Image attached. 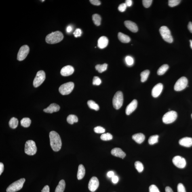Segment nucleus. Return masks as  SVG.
<instances>
[{"label": "nucleus", "instance_id": "obj_1", "mask_svg": "<svg viewBox=\"0 0 192 192\" xmlns=\"http://www.w3.org/2000/svg\"><path fill=\"white\" fill-rule=\"evenodd\" d=\"M50 145L53 151L58 152L62 147V141L60 137L56 132L52 131L49 134Z\"/></svg>", "mask_w": 192, "mask_h": 192}, {"label": "nucleus", "instance_id": "obj_2", "mask_svg": "<svg viewBox=\"0 0 192 192\" xmlns=\"http://www.w3.org/2000/svg\"><path fill=\"white\" fill-rule=\"evenodd\" d=\"M64 36L61 32L56 31L49 34L46 37V41L49 44H53L60 42L63 39Z\"/></svg>", "mask_w": 192, "mask_h": 192}, {"label": "nucleus", "instance_id": "obj_3", "mask_svg": "<svg viewBox=\"0 0 192 192\" xmlns=\"http://www.w3.org/2000/svg\"><path fill=\"white\" fill-rule=\"evenodd\" d=\"M123 93L121 91H118L116 93L113 99L114 107L117 110H118L123 105Z\"/></svg>", "mask_w": 192, "mask_h": 192}, {"label": "nucleus", "instance_id": "obj_4", "mask_svg": "<svg viewBox=\"0 0 192 192\" xmlns=\"http://www.w3.org/2000/svg\"><path fill=\"white\" fill-rule=\"evenodd\" d=\"M25 179L24 178L20 179L9 185L7 189V192H16L21 189L23 186Z\"/></svg>", "mask_w": 192, "mask_h": 192}, {"label": "nucleus", "instance_id": "obj_5", "mask_svg": "<svg viewBox=\"0 0 192 192\" xmlns=\"http://www.w3.org/2000/svg\"><path fill=\"white\" fill-rule=\"evenodd\" d=\"M37 148L35 142L33 140L26 141L25 147V152L27 155H33L37 153Z\"/></svg>", "mask_w": 192, "mask_h": 192}, {"label": "nucleus", "instance_id": "obj_6", "mask_svg": "<svg viewBox=\"0 0 192 192\" xmlns=\"http://www.w3.org/2000/svg\"><path fill=\"white\" fill-rule=\"evenodd\" d=\"M159 32L163 40L169 43H173V38L168 28L166 26H162L160 28Z\"/></svg>", "mask_w": 192, "mask_h": 192}, {"label": "nucleus", "instance_id": "obj_7", "mask_svg": "<svg viewBox=\"0 0 192 192\" xmlns=\"http://www.w3.org/2000/svg\"><path fill=\"white\" fill-rule=\"evenodd\" d=\"M177 113L175 111H170L167 112L163 116L162 121L165 124H170L175 121L177 117Z\"/></svg>", "mask_w": 192, "mask_h": 192}, {"label": "nucleus", "instance_id": "obj_8", "mask_svg": "<svg viewBox=\"0 0 192 192\" xmlns=\"http://www.w3.org/2000/svg\"><path fill=\"white\" fill-rule=\"evenodd\" d=\"M74 84L72 82H69L63 84L59 88V91L62 95L69 94L72 92L74 88Z\"/></svg>", "mask_w": 192, "mask_h": 192}, {"label": "nucleus", "instance_id": "obj_9", "mask_svg": "<svg viewBox=\"0 0 192 192\" xmlns=\"http://www.w3.org/2000/svg\"><path fill=\"white\" fill-rule=\"evenodd\" d=\"M188 80L187 78L182 77L179 79L175 84L174 90L180 91L184 90L188 86Z\"/></svg>", "mask_w": 192, "mask_h": 192}, {"label": "nucleus", "instance_id": "obj_10", "mask_svg": "<svg viewBox=\"0 0 192 192\" xmlns=\"http://www.w3.org/2000/svg\"><path fill=\"white\" fill-rule=\"evenodd\" d=\"M46 78L45 72L43 71L37 72L33 81L34 86L37 88L44 81Z\"/></svg>", "mask_w": 192, "mask_h": 192}, {"label": "nucleus", "instance_id": "obj_11", "mask_svg": "<svg viewBox=\"0 0 192 192\" xmlns=\"http://www.w3.org/2000/svg\"><path fill=\"white\" fill-rule=\"evenodd\" d=\"M29 47L28 45L23 46L21 47L17 55V60L19 61H22L25 59L29 53Z\"/></svg>", "mask_w": 192, "mask_h": 192}, {"label": "nucleus", "instance_id": "obj_12", "mask_svg": "<svg viewBox=\"0 0 192 192\" xmlns=\"http://www.w3.org/2000/svg\"><path fill=\"white\" fill-rule=\"evenodd\" d=\"M173 162L176 166L179 168H185L187 162L185 158L180 156H176L173 159Z\"/></svg>", "mask_w": 192, "mask_h": 192}, {"label": "nucleus", "instance_id": "obj_13", "mask_svg": "<svg viewBox=\"0 0 192 192\" xmlns=\"http://www.w3.org/2000/svg\"><path fill=\"white\" fill-rule=\"evenodd\" d=\"M99 180L96 177L93 176L91 178L88 184V189L91 191L93 192L96 191L99 186Z\"/></svg>", "mask_w": 192, "mask_h": 192}, {"label": "nucleus", "instance_id": "obj_14", "mask_svg": "<svg viewBox=\"0 0 192 192\" xmlns=\"http://www.w3.org/2000/svg\"><path fill=\"white\" fill-rule=\"evenodd\" d=\"M162 84L159 83L154 87L152 91V95L154 98H157L160 96L163 89Z\"/></svg>", "mask_w": 192, "mask_h": 192}, {"label": "nucleus", "instance_id": "obj_15", "mask_svg": "<svg viewBox=\"0 0 192 192\" xmlns=\"http://www.w3.org/2000/svg\"><path fill=\"white\" fill-rule=\"evenodd\" d=\"M137 101L134 99L127 106L126 109V114L127 115H130L134 112L137 107Z\"/></svg>", "mask_w": 192, "mask_h": 192}, {"label": "nucleus", "instance_id": "obj_16", "mask_svg": "<svg viewBox=\"0 0 192 192\" xmlns=\"http://www.w3.org/2000/svg\"><path fill=\"white\" fill-rule=\"evenodd\" d=\"M74 69L73 66L68 65L64 66L61 71V74L63 76H68L73 74Z\"/></svg>", "mask_w": 192, "mask_h": 192}, {"label": "nucleus", "instance_id": "obj_17", "mask_svg": "<svg viewBox=\"0 0 192 192\" xmlns=\"http://www.w3.org/2000/svg\"><path fill=\"white\" fill-rule=\"evenodd\" d=\"M124 24L126 27L133 33H136L138 31L137 26L136 23L131 21H125Z\"/></svg>", "mask_w": 192, "mask_h": 192}, {"label": "nucleus", "instance_id": "obj_18", "mask_svg": "<svg viewBox=\"0 0 192 192\" xmlns=\"http://www.w3.org/2000/svg\"><path fill=\"white\" fill-rule=\"evenodd\" d=\"M60 107L58 105L53 103L51 104L46 108L43 110L45 113L52 114L54 112H58L59 111Z\"/></svg>", "mask_w": 192, "mask_h": 192}, {"label": "nucleus", "instance_id": "obj_19", "mask_svg": "<svg viewBox=\"0 0 192 192\" xmlns=\"http://www.w3.org/2000/svg\"><path fill=\"white\" fill-rule=\"evenodd\" d=\"M111 152L112 155L114 156L120 158L122 159L124 158L126 156V154L120 148H114L111 150Z\"/></svg>", "mask_w": 192, "mask_h": 192}, {"label": "nucleus", "instance_id": "obj_20", "mask_svg": "<svg viewBox=\"0 0 192 192\" xmlns=\"http://www.w3.org/2000/svg\"><path fill=\"white\" fill-rule=\"evenodd\" d=\"M179 143L180 145L186 147H191L192 146V138L185 137L179 140Z\"/></svg>", "mask_w": 192, "mask_h": 192}, {"label": "nucleus", "instance_id": "obj_21", "mask_svg": "<svg viewBox=\"0 0 192 192\" xmlns=\"http://www.w3.org/2000/svg\"><path fill=\"white\" fill-rule=\"evenodd\" d=\"M109 40L107 37L102 36L98 40V46L100 49H103L107 46Z\"/></svg>", "mask_w": 192, "mask_h": 192}, {"label": "nucleus", "instance_id": "obj_22", "mask_svg": "<svg viewBox=\"0 0 192 192\" xmlns=\"http://www.w3.org/2000/svg\"><path fill=\"white\" fill-rule=\"evenodd\" d=\"M132 138L137 143L141 144L145 140V137L142 133H138L133 135Z\"/></svg>", "mask_w": 192, "mask_h": 192}, {"label": "nucleus", "instance_id": "obj_23", "mask_svg": "<svg viewBox=\"0 0 192 192\" xmlns=\"http://www.w3.org/2000/svg\"><path fill=\"white\" fill-rule=\"evenodd\" d=\"M85 169L82 164L79 165L78 169L77 177L78 180L82 179L85 176Z\"/></svg>", "mask_w": 192, "mask_h": 192}, {"label": "nucleus", "instance_id": "obj_24", "mask_svg": "<svg viewBox=\"0 0 192 192\" xmlns=\"http://www.w3.org/2000/svg\"><path fill=\"white\" fill-rule=\"evenodd\" d=\"M118 37L121 42L123 43H127L130 42L131 39L128 35L120 32L118 34Z\"/></svg>", "mask_w": 192, "mask_h": 192}, {"label": "nucleus", "instance_id": "obj_25", "mask_svg": "<svg viewBox=\"0 0 192 192\" xmlns=\"http://www.w3.org/2000/svg\"><path fill=\"white\" fill-rule=\"evenodd\" d=\"M66 187L65 182L64 180H61L57 186L55 192H64Z\"/></svg>", "mask_w": 192, "mask_h": 192}, {"label": "nucleus", "instance_id": "obj_26", "mask_svg": "<svg viewBox=\"0 0 192 192\" xmlns=\"http://www.w3.org/2000/svg\"><path fill=\"white\" fill-rule=\"evenodd\" d=\"M169 66L168 64H164L161 66L157 71L158 75H164L169 69Z\"/></svg>", "mask_w": 192, "mask_h": 192}, {"label": "nucleus", "instance_id": "obj_27", "mask_svg": "<svg viewBox=\"0 0 192 192\" xmlns=\"http://www.w3.org/2000/svg\"><path fill=\"white\" fill-rule=\"evenodd\" d=\"M92 19L94 24L97 26L100 25L102 18L100 15L98 14H94L93 15Z\"/></svg>", "mask_w": 192, "mask_h": 192}, {"label": "nucleus", "instance_id": "obj_28", "mask_svg": "<svg viewBox=\"0 0 192 192\" xmlns=\"http://www.w3.org/2000/svg\"><path fill=\"white\" fill-rule=\"evenodd\" d=\"M108 64H97L96 66V69L99 73H102L106 71L107 69Z\"/></svg>", "mask_w": 192, "mask_h": 192}, {"label": "nucleus", "instance_id": "obj_29", "mask_svg": "<svg viewBox=\"0 0 192 192\" xmlns=\"http://www.w3.org/2000/svg\"><path fill=\"white\" fill-rule=\"evenodd\" d=\"M9 126L13 129L16 128L18 126V120L16 118L13 117L9 122Z\"/></svg>", "mask_w": 192, "mask_h": 192}, {"label": "nucleus", "instance_id": "obj_30", "mask_svg": "<svg viewBox=\"0 0 192 192\" xmlns=\"http://www.w3.org/2000/svg\"><path fill=\"white\" fill-rule=\"evenodd\" d=\"M87 104L89 108L91 109H93L96 111H98L99 109V107L98 105L94 101L90 100L88 101Z\"/></svg>", "mask_w": 192, "mask_h": 192}, {"label": "nucleus", "instance_id": "obj_31", "mask_svg": "<svg viewBox=\"0 0 192 192\" xmlns=\"http://www.w3.org/2000/svg\"><path fill=\"white\" fill-rule=\"evenodd\" d=\"M78 118L76 116L74 115H70L68 116L66 119L67 122L70 124H73L75 123H77Z\"/></svg>", "mask_w": 192, "mask_h": 192}, {"label": "nucleus", "instance_id": "obj_32", "mask_svg": "<svg viewBox=\"0 0 192 192\" xmlns=\"http://www.w3.org/2000/svg\"><path fill=\"white\" fill-rule=\"evenodd\" d=\"M20 123L22 126L24 127H28L31 124V120L28 118H24L21 120Z\"/></svg>", "mask_w": 192, "mask_h": 192}, {"label": "nucleus", "instance_id": "obj_33", "mask_svg": "<svg viewBox=\"0 0 192 192\" xmlns=\"http://www.w3.org/2000/svg\"><path fill=\"white\" fill-rule=\"evenodd\" d=\"M150 71L148 70H146L141 72L140 75L141 77V82H144L147 80Z\"/></svg>", "mask_w": 192, "mask_h": 192}, {"label": "nucleus", "instance_id": "obj_34", "mask_svg": "<svg viewBox=\"0 0 192 192\" xmlns=\"http://www.w3.org/2000/svg\"><path fill=\"white\" fill-rule=\"evenodd\" d=\"M158 138L159 136L158 135H155L151 136L148 140V143L150 145H153V144L158 142Z\"/></svg>", "mask_w": 192, "mask_h": 192}, {"label": "nucleus", "instance_id": "obj_35", "mask_svg": "<svg viewBox=\"0 0 192 192\" xmlns=\"http://www.w3.org/2000/svg\"><path fill=\"white\" fill-rule=\"evenodd\" d=\"M135 167L138 172L141 173L143 172L144 169L143 165L140 161H136L134 164Z\"/></svg>", "mask_w": 192, "mask_h": 192}, {"label": "nucleus", "instance_id": "obj_36", "mask_svg": "<svg viewBox=\"0 0 192 192\" xmlns=\"http://www.w3.org/2000/svg\"><path fill=\"white\" fill-rule=\"evenodd\" d=\"M113 138V136L109 133L102 134L100 137L101 139L105 141L111 140Z\"/></svg>", "mask_w": 192, "mask_h": 192}, {"label": "nucleus", "instance_id": "obj_37", "mask_svg": "<svg viewBox=\"0 0 192 192\" xmlns=\"http://www.w3.org/2000/svg\"><path fill=\"white\" fill-rule=\"evenodd\" d=\"M180 1V0H170L168 1V5L171 7H173L179 4Z\"/></svg>", "mask_w": 192, "mask_h": 192}, {"label": "nucleus", "instance_id": "obj_38", "mask_svg": "<svg viewBox=\"0 0 192 192\" xmlns=\"http://www.w3.org/2000/svg\"><path fill=\"white\" fill-rule=\"evenodd\" d=\"M94 132L97 134H102L105 131V129L101 126H97L94 128Z\"/></svg>", "mask_w": 192, "mask_h": 192}, {"label": "nucleus", "instance_id": "obj_39", "mask_svg": "<svg viewBox=\"0 0 192 192\" xmlns=\"http://www.w3.org/2000/svg\"><path fill=\"white\" fill-rule=\"evenodd\" d=\"M125 61L127 65L131 66L133 65L134 63V60L131 57L127 56L125 58Z\"/></svg>", "mask_w": 192, "mask_h": 192}, {"label": "nucleus", "instance_id": "obj_40", "mask_svg": "<svg viewBox=\"0 0 192 192\" xmlns=\"http://www.w3.org/2000/svg\"><path fill=\"white\" fill-rule=\"evenodd\" d=\"M102 83L101 80L97 76H95L93 79V84L94 85H99Z\"/></svg>", "mask_w": 192, "mask_h": 192}, {"label": "nucleus", "instance_id": "obj_41", "mask_svg": "<svg viewBox=\"0 0 192 192\" xmlns=\"http://www.w3.org/2000/svg\"><path fill=\"white\" fill-rule=\"evenodd\" d=\"M152 1V0H143L142 1V3L144 7L148 8L151 5Z\"/></svg>", "mask_w": 192, "mask_h": 192}, {"label": "nucleus", "instance_id": "obj_42", "mask_svg": "<svg viewBox=\"0 0 192 192\" xmlns=\"http://www.w3.org/2000/svg\"><path fill=\"white\" fill-rule=\"evenodd\" d=\"M149 192H160L158 188L155 185H152L149 187Z\"/></svg>", "mask_w": 192, "mask_h": 192}, {"label": "nucleus", "instance_id": "obj_43", "mask_svg": "<svg viewBox=\"0 0 192 192\" xmlns=\"http://www.w3.org/2000/svg\"><path fill=\"white\" fill-rule=\"evenodd\" d=\"M178 192H186L185 187L182 183L178 184L177 186Z\"/></svg>", "mask_w": 192, "mask_h": 192}, {"label": "nucleus", "instance_id": "obj_44", "mask_svg": "<svg viewBox=\"0 0 192 192\" xmlns=\"http://www.w3.org/2000/svg\"><path fill=\"white\" fill-rule=\"evenodd\" d=\"M127 6L125 3L121 4L118 7V10L121 12H124L126 10Z\"/></svg>", "mask_w": 192, "mask_h": 192}, {"label": "nucleus", "instance_id": "obj_45", "mask_svg": "<svg viewBox=\"0 0 192 192\" xmlns=\"http://www.w3.org/2000/svg\"><path fill=\"white\" fill-rule=\"evenodd\" d=\"M81 34H82V32L80 28H77L73 33L75 37H81Z\"/></svg>", "mask_w": 192, "mask_h": 192}, {"label": "nucleus", "instance_id": "obj_46", "mask_svg": "<svg viewBox=\"0 0 192 192\" xmlns=\"http://www.w3.org/2000/svg\"><path fill=\"white\" fill-rule=\"evenodd\" d=\"M90 2L92 4L98 6L101 4V2L100 1L98 0H90Z\"/></svg>", "mask_w": 192, "mask_h": 192}, {"label": "nucleus", "instance_id": "obj_47", "mask_svg": "<svg viewBox=\"0 0 192 192\" xmlns=\"http://www.w3.org/2000/svg\"><path fill=\"white\" fill-rule=\"evenodd\" d=\"M119 178L117 176H114L112 177V182L114 184H117L119 181Z\"/></svg>", "mask_w": 192, "mask_h": 192}, {"label": "nucleus", "instance_id": "obj_48", "mask_svg": "<svg viewBox=\"0 0 192 192\" xmlns=\"http://www.w3.org/2000/svg\"><path fill=\"white\" fill-rule=\"evenodd\" d=\"M41 192H49V188L48 185H46L43 188Z\"/></svg>", "mask_w": 192, "mask_h": 192}, {"label": "nucleus", "instance_id": "obj_49", "mask_svg": "<svg viewBox=\"0 0 192 192\" xmlns=\"http://www.w3.org/2000/svg\"><path fill=\"white\" fill-rule=\"evenodd\" d=\"M125 4L127 7H130L132 5V1L131 0H126L125 1Z\"/></svg>", "mask_w": 192, "mask_h": 192}, {"label": "nucleus", "instance_id": "obj_50", "mask_svg": "<svg viewBox=\"0 0 192 192\" xmlns=\"http://www.w3.org/2000/svg\"><path fill=\"white\" fill-rule=\"evenodd\" d=\"M4 170V166L3 163L1 162L0 163V175L2 174Z\"/></svg>", "mask_w": 192, "mask_h": 192}, {"label": "nucleus", "instance_id": "obj_51", "mask_svg": "<svg viewBox=\"0 0 192 192\" xmlns=\"http://www.w3.org/2000/svg\"><path fill=\"white\" fill-rule=\"evenodd\" d=\"M107 176L109 178H112L114 176V173L113 171H110V172L108 173Z\"/></svg>", "mask_w": 192, "mask_h": 192}, {"label": "nucleus", "instance_id": "obj_52", "mask_svg": "<svg viewBox=\"0 0 192 192\" xmlns=\"http://www.w3.org/2000/svg\"><path fill=\"white\" fill-rule=\"evenodd\" d=\"M188 28L190 32L192 33V22H189L188 25Z\"/></svg>", "mask_w": 192, "mask_h": 192}, {"label": "nucleus", "instance_id": "obj_53", "mask_svg": "<svg viewBox=\"0 0 192 192\" xmlns=\"http://www.w3.org/2000/svg\"><path fill=\"white\" fill-rule=\"evenodd\" d=\"M165 192H173L172 188L169 187H167L165 188Z\"/></svg>", "mask_w": 192, "mask_h": 192}, {"label": "nucleus", "instance_id": "obj_54", "mask_svg": "<svg viewBox=\"0 0 192 192\" xmlns=\"http://www.w3.org/2000/svg\"><path fill=\"white\" fill-rule=\"evenodd\" d=\"M66 32L68 33H69L71 32L72 30V28L71 26H68L66 28Z\"/></svg>", "mask_w": 192, "mask_h": 192}, {"label": "nucleus", "instance_id": "obj_55", "mask_svg": "<svg viewBox=\"0 0 192 192\" xmlns=\"http://www.w3.org/2000/svg\"><path fill=\"white\" fill-rule=\"evenodd\" d=\"M190 43H191V45H191V48L192 49V40H190Z\"/></svg>", "mask_w": 192, "mask_h": 192}, {"label": "nucleus", "instance_id": "obj_56", "mask_svg": "<svg viewBox=\"0 0 192 192\" xmlns=\"http://www.w3.org/2000/svg\"><path fill=\"white\" fill-rule=\"evenodd\" d=\"M191 117L192 119V114H191Z\"/></svg>", "mask_w": 192, "mask_h": 192}, {"label": "nucleus", "instance_id": "obj_57", "mask_svg": "<svg viewBox=\"0 0 192 192\" xmlns=\"http://www.w3.org/2000/svg\"><path fill=\"white\" fill-rule=\"evenodd\" d=\"M42 1L43 2V1Z\"/></svg>", "mask_w": 192, "mask_h": 192}]
</instances>
